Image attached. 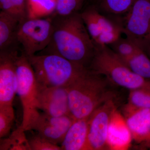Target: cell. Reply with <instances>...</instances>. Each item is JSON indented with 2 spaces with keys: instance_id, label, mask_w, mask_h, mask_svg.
Masks as SVG:
<instances>
[{
  "instance_id": "obj_1",
  "label": "cell",
  "mask_w": 150,
  "mask_h": 150,
  "mask_svg": "<svg viewBox=\"0 0 150 150\" xmlns=\"http://www.w3.org/2000/svg\"><path fill=\"white\" fill-rule=\"evenodd\" d=\"M52 17L54 30L47 54H58L88 69L96 46L89 34L81 13Z\"/></svg>"
},
{
  "instance_id": "obj_2",
  "label": "cell",
  "mask_w": 150,
  "mask_h": 150,
  "mask_svg": "<svg viewBox=\"0 0 150 150\" xmlns=\"http://www.w3.org/2000/svg\"><path fill=\"white\" fill-rule=\"evenodd\" d=\"M119 88L104 75L88 69L67 87L70 115L74 120L88 118L105 103L123 98Z\"/></svg>"
},
{
  "instance_id": "obj_3",
  "label": "cell",
  "mask_w": 150,
  "mask_h": 150,
  "mask_svg": "<svg viewBox=\"0 0 150 150\" xmlns=\"http://www.w3.org/2000/svg\"><path fill=\"white\" fill-rule=\"evenodd\" d=\"M27 57L39 87H67L88 69L58 54H35Z\"/></svg>"
},
{
  "instance_id": "obj_4",
  "label": "cell",
  "mask_w": 150,
  "mask_h": 150,
  "mask_svg": "<svg viewBox=\"0 0 150 150\" xmlns=\"http://www.w3.org/2000/svg\"><path fill=\"white\" fill-rule=\"evenodd\" d=\"M88 69L105 76L115 85L129 90L149 85L150 80L140 76L127 67L108 46H96Z\"/></svg>"
},
{
  "instance_id": "obj_5",
  "label": "cell",
  "mask_w": 150,
  "mask_h": 150,
  "mask_svg": "<svg viewBox=\"0 0 150 150\" xmlns=\"http://www.w3.org/2000/svg\"><path fill=\"white\" fill-rule=\"evenodd\" d=\"M18 77L17 94L21 101L23 118L21 126L28 131L39 115L38 108L37 82L35 74L27 56L21 51L16 60Z\"/></svg>"
},
{
  "instance_id": "obj_6",
  "label": "cell",
  "mask_w": 150,
  "mask_h": 150,
  "mask_svg": "<svg viewBox=\"0 0 150 150\" xmlns=\"http://www.w3.org/2000/svg\"><path fill=\"white\" fill-rule=\"evenodd\" d=\"M54 25L53 17L47 18H30L19 24L16 38L23 47V52L27 56L35 55L44 50L51 42Z\"/></svg>"
},
{
  "instance_id": "obj_7",
  "label": "cell",
  "mask_w": 150,
  "mask_h": 150,
  "mask_svg": "<svg viewBox=\"0 0 150 150\" xmlns=\"http://www.w3.org/2000/svg\"><path fill=\"white\" fill-rule=\"evenodd\" d=\"M121 26L126 38L145 51L150 46V0H136Z\"/></svg>"
},
{
  "instance_id": "obj_8",
  "label": "cell",
  "mask_w": 150,
  "mask_h": 150,
  "mask_svg": "<svg viewBox=\"0 0 150 150\" xmlns=\"http://www.w3.org/2000/svg\"><path fill=\"white\" fill-rule=\"evenodd\" d=\"M123 98L112 99L100 105L88 118L86 150H108V133L113 112L123 105Z\"/></svg>"
},
{
  "instance_id": "obj_9",
  "label": "cell",
  "mask_w": 150,
  "mask_h": 150,
  "mask_svg": "<svg viewBox=\"0 0 150 150\" xmlns=\"http://www.w3.org/2000/svg\"><path fill=\"white\" fill-rule=\"evenodd\" d=\"M81 14L89 34L96 46L112 45L123 34L121 25L114 23L100 13L96 7H89Z\"/></svg>"
},
{
  "instance_id": "obj_10",
  "label": "cell",
  "mask_w": 150,
  "mask_h": 150,
  "mask_svg": "<svg viewBox=\"0 0 150 150\" xmlns=\"http://www.w3.org/2000/svg\"><path fill=\"white\" fill-rule=\"evenodd\" d=\"M18 51H0V110H14L13 103L17 94L16 60Z\"/></svg>"
},
{
  "instance_id": "obj_11",
  "label": "cell",
  "mask_w": 150,
  "mask_h": 150,
  "mask_svg": "<svg viewBox=\"0 0 150 150\" xmlns=\"http://www.w3.org/2000/svg\"><path fill=\"white\" fill-rule=\"evenodd\" d=\"M74 120L70 115L54 116L40 112L28 131H35L49 142L58 145L63 142Z\"/></svg>"
},
{
  "instance_id": "obj_12",
  "label": "cell",
  "mask_w": 150,
  "mask_h": 150,
  "mask_svg": "<svg viewBox=\"0 0 150 150\" xmlns=\"http://www.w3.org/2000/svg\"><path fill=\"white\" fill-rule=\"evenodd\" d=\"M38 108L54 116L70 115L69 98L66 87L37 86Z\"/></svg>"
},
{
  "instance_id": "obj_13",
  "label": "cell",
  "mask_w": 150,
  "mask_h": 150,
  "mask_svg": "<svg viewBox=\"0 0 150 150\" xmlns=\"http://www.w3.org/2000/svg\"><path fill=\"white\" fill-rule=\"evenodd\" d=\"M132 139L150 147V108L122 110Z\"/></svg>"
},
{
  "instance_id": "obj_14",
  "label": "cell",
  "mask_w": 150,
  "mask_h": 150,
  "mask_svg": "<svg viewBox=\"0 0 150 150\" xmlns=\"http://www.w3.org/2000/svg\"><path fill=\"white\" fill-rule=\"evenodd\" d=\"M132 137L125 118L118 109L112 114L107 140L108 150H123L129 149Z\"/></svg>"
},
{
  "instance_id": "obj_15",
  "label": "cell",
  "mask_w": 150,
  "mask_h": 150,
  "mask_svg": "<svg viewBox=\"0 0 150 150\" xmlns=\"http://www.w3.org/2000/svg\"><path fill=\"white\" fill-rule=\"evenodd\" d=\"M88 118L74 120L61 144L62 150H86Z\"/></svg>"
},
{
  "instance_id": "obj_16",
  "label": "cell",
  "mask_w": 150,
  "mask_h": 150,
  "mask_svg": "<svg viewBox=\"0 0 150 150\" xmlns=\"http://www.w3.org/2000/svg\"><path fill=\"white\" fill-rule=\"evenodd\" d=\"M19 23L16 19L1 11L0 51L18 50L16 34Z\"/></svg>"
},
{
  "instance_id": "obj_17",
  "label": "cell",
  "mask_w": 150,
  "mask_h": 150,
  "mask_svg": "<svg viewBox=\"0 0 150 150\" xmlns=\"http://www.w3.org/2000/svg\"><path fill=\"white\" fill-rule=\"evenodd\" d=\"M119 58L132 71L150 80V58L139 46L130 56Z\"/></svg>"
},
{
  "instance_id": "obj_18",
  "label": "cell",
  "mask_w": 150,
  "mask_h": 150,
  "mask_svg": "<svg viewBox=\"0 0 150 150\" xmlns=\"http://www.w3.org/2000/svg\"><path fill=\"white\" fill-rule=\"evenodd\" d=\"M25 131L21 126L13 131L8 137L1 138V150H31Z\"/></svg>"
},
{
  "instance_id": "obj_19",
  "label": "cell",
  "mask_w": 150,
  "mask_h": 150,
  "mask_svg": "<svg viewBox=\"0 0 150 150\" xmlns=\"http://www.w3.org/2000/svg\"><path fill=\"white\" fill-rule=\"evenodd\" d=\"M122 108L125 109L150 108V84L129 90L128 102L123 104Z\"/></svg>"
},
{
  "instance_id": "obj_20",
  "label": "cell",
  "mask_w": 150,
  "mask_h": 150,
  "mask_svg": "<svg viewBox=\"0 0 150 150\" xmlns=\"http://www.w3.org/2000/svg\"><path fill=\"white\" fill-rule=\"evenodd\" d=\"M28 17L40 18L54 14L57 0H27Z\"/></svg>"
},
{
  "instance_id": "obj_21",
  "label": "cell",
  "mask_w": 150,
  "mask_h": 150,
  "mask_svg": "<svg viewBox=\"0 0 150 150\" xmlns=\"http://www.w3.org/2000/svg\"><path fill=\"white\" fill-rule=\"evenodd\" d=\"M0 8L20 23L28 18L27 0H0Z\"/></svg>"
},
{
  "instance_id": "obj_22",
  "label": "cell",
  "mask_w": 150,
  "mask_h": 150,
  "mask_svg": "<svg viewBox=\"0 0 150 150\" xmlns=\"http://www.w3.org/2000/svg\"><path fill=\"white\" fill-rule=\"evenodd\" d=\"M136 0H97L98 7L107 13L114 15L126 14Z\"/></svg>"
},
{
  "instance_id": "obj_23",
  "label": "cell",
  "mask_w": 150,
  "mask_h": 150,
  "mask_svg": "<svg viewBox=\"0 0 150 150\" xmlns=\"http://www.w3.org/2000/svg\"><path fill=\"white\" fill-rule=\"evenodd\" d=\"M86 0H57L55 13L53 15L67 16L79 12Z\"/></svg>"
},
{
  "instance_id": "obj_24",
  "label": "cell",
  "mask_w": 150,
  "mask_h": 150,
  "mask_svg": "<svg viewBox=\"0 0 150 150\" xmlns=\"http://www.w3.org/2000/svg\"><path fill=\"white\" fill-rule=\"evenodd\" d=\"M31 150H61L58 145L54 144L35 132L28 138Z\"/></svg>"
},
{
  "instance_id": "obj_25",
  "label": "cell",
  "mask_w": 150,
  "mask_h": 150,
  "mask_svg": "<svg viewBox=\"0 0 150 150\" xmlns=\"http://www.w3.org/2000/svg\"><path fill=\"white\" fill-rule=\"evenodd\" d=\"M14 119V112L0 110L1 139L7 137L10 134Z\"/></svg>"
},
{
  "instance_id": "obj_26",
  "label": "cell",
  "mask_w": 150,
  "mask_h": 150,
  "mask_svg": "<svg viewBox=\"0 0 150 150\" xmlns=\"http://www.w3.org/2000/svg\"><path fill=\"white\" fill-rule=\"evenodd\" d=\"M145 52L146 53V54H148V56H149L150 58V46H149V47L147 48V49H146V51H145Z\"/></svg>"
}]
</instances>
